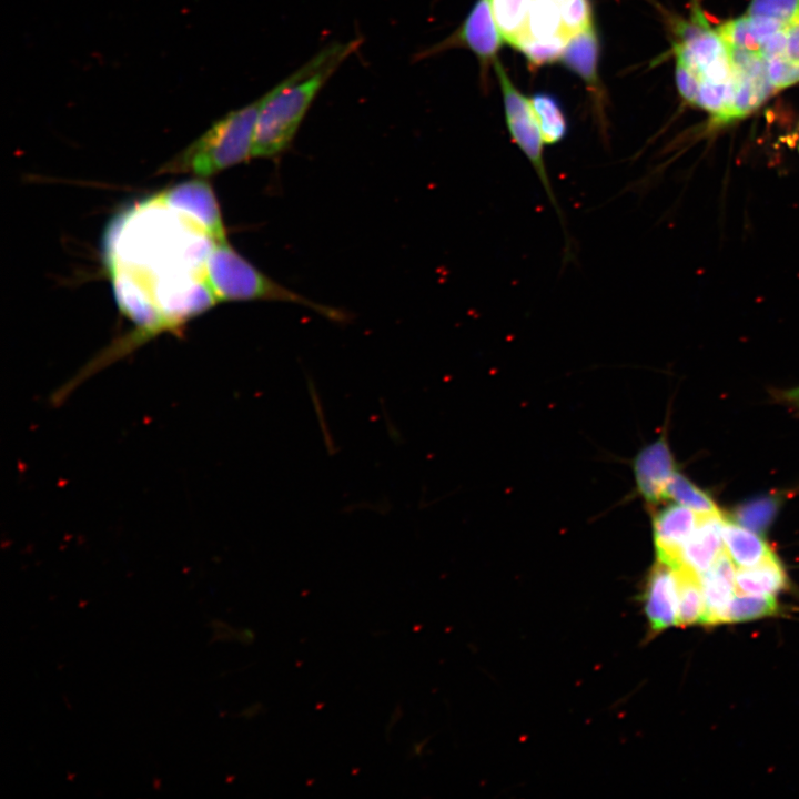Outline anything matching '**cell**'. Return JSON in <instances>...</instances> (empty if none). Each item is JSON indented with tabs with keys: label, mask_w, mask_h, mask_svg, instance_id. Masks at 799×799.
Wrapping results in <instances>:
<instances>
[{
	"label": "cell",
	"mask_w": 799,
	"mask_h": 799,
	"mask_svg": "<svg viewBox=\"0 0 799 799\" xmlns=\"http://www.w3.org/2000/svg\"><path fill=\"white\" fill-rule=\"evenodd\" d=\"M362 42L363 39L355 38L325 45L262 95L254 130L253 156L273 158L291 145L322 88Z\"/></svg>",
	"instance_id": "cell-1"
},
{
	"label": "cell",
	"mask_w": 799,
	"mask_h": 799,
	"mask_svg": "<svg viewBox=\"0 0 799 799\" xmlns=\"http://www.w3.org/2000/svg\"><path fill=\"white\" fill-rule=\"evenodd\" d=\"M262 97L218 120L201 138L166 162L159 173L210 176L253 156Z\"/></svg>",
	"instance_id": "cell-2"
},
{
	"label": "cell",
	"mask_w": 799,
	"mask_h": 799,
	"mask_svg": "<svg viewBox=\"0 0 799 799\" xmlns=\"http://www.w3.org/2000/svg\"><path fill=\"white\" fill-rule=\"evenodd\" d=\"M205 277L218 301H281L311 307L340 320L343 313L312 302L276 283L239 254L227 242L214 243L205 263Z\"/></svg>",
	"instance_id": "cell-3"
},
{
	"label": "cell",
	"mask_w": 799,
	"mask_h": 799,
	"mask_svg": "<svg viewBox=\"0 0 799 799\" xmlns=\"http://www.w3.org/2000/svg\"><path fill=\"white\" fill-rule=\"evenodd\" d=\"M494 68L500 84L508 132L513 142L523 152L534 169L546 192V195L562 220L564 232H566L563 222V214L553 191L544 160L545 142L543 140L530 100L523 95L513 84L503 64L498 60L494 62Z\"/></svg>",
	"instance_id": "cell-4"
},
{
	"label": "cell",
	"mask_w": 799,
	"mask_h": 799,
	"mask_svg": "<svg viewBox=\"0 0 799 799\" xmlns=\"http://www.w3.org/2000/svg\"><path fill=\"white\" fill-rule=\"evenodd\" d=\"M675 44L677 63L692 72L699 81L727 83L732 80L728 47L718 32L697 16L691 22L677 26Z\"/></svg>",
	"instance_id": "cell-5"
},
{
	"label": "cell",
	"mask_w": 799,
	"mask_h": 799,
	"mask_svg": "<svg viewBox=\"0 0 799 799\" xmlns=\"http://www.w3.org/2000/svg\"><path fill=\"white\" fill-rule=\"evenodd\" d=\"M504 39L493 16L489 0H476L462 24L447 38L414 55V61L434 57L453 48H466L478 59L483 72L496 54Z\"/></svg>",
	"instance_id": "cell-6"
},
{
	"label": "cell",
	"mask_w": 799,
	"mask_h": 799,
	"mask_svg": "<svg viewBox=\"0 0 799 799\" xmlns=\"http://www.w3.org/2000/svg\"><path fill=\"white\" fill-rule=\"evenodd\" d=\"M158 200L196 224L214 242H226L219 202L208 182L200 179L181 182L168 189Z\"/></svg>",
	"instance_id": "cell-7"
},
{
	"label": "cell",
	"mask_w": 799,
	"mask_h": 799,
	"mask_svg": "<svg viewBox=\"0 0 799 799\" xmlns=\"http://www.w3.org/2000/svg\"><path fill=\"white\" fill-rule=\"evenodd\" d=\"M700 516L679 504L668 506L656 515L654 540L658 562L672 568L680 567L684 546L696 529Z\"/></svg>",
	"instance_id": "cell-8"
},
{
	"label": "cell",
	"mask_w": 799,
	"mask_h": 799,
	"mask_svg": "<svg viewBox=\"0 0 799 799\" xmlns=\"http://www.w3.org/2000/svg\"><path fill=\"white\" fill-rule=\"evenodd\" d=\"M644 607L651 630L661 631L678 625V577L675 568L658 562L647 581Z\"/></svg>",
	"instance_id": "cell-9"
},
{
	"label": "cell",
	"mask_w": 799,
	"mask_h": 799,
	"mask_svg": "<svg viewBox=\"0 0 799 799\" xmlns=\"http://www.w3.org/2000/svg\"><path fill=\"white\" fill-rule=\"evenodd\" d=\"M674 473V458L664 437L644 447L634 459L637 488L648 503L667 498Z\"/></svg>",
	"instance_id": "cell-10"
},
{
	"label": "cell",
	"mask_w": 799,
	"mask_h": 799,
	"mask_svg": "<svg viewBox=\"0 0 799 799\" xmlns=\"http://www.w3.org/2000/svg\"><path fill=\"white\" fill-rule=\"evenodd\" d=\"M721 514L701 515L681 553V565L698 575L707 572L725 550Z\"/></svg>",
	"instance_id": "cell-11"
},
{
	"label": "cell",
	"mask_w": 799,
	"mask_h": 799,
	"mask_svg": "<svg viewBox=\"0 0 799 799\" xmlns=\"http://www.w3.org/2000/svg\"><path fill=\"white\" fill-rule=\"evenodd\" d=\"M735 564L724 550L714 565L699 575L704 599L705 616L702 624L722 623L724 614L736 590Z\"/></svg>",
	"instance_id": "cell-12"
},
{
	"label": "cell",
	"mask_w": 799,
	"mask_h": 799,
	"mask_svg": "<svg viewBox=\"0 0 799 799\" xmlns=\"http://www.w3.org/2000/svg\"><path fill=\"white\" fill-rule=\"evenodd\" d=\"M599 43L594 26L568 37L560 57L562 62L576 73L590 89H598Z\"/></svg>",
	"instance_id": "cell-13"
},
{
	"label": "cell",
	"mask_w": 799,
	"mask_h": 799,
	"mask_svg": "<svg viewBox=\"0 0 799 799\" xmlns=\"http://www.w3.org/2000/svg\"><path fill=\"white\" fill-rule=\"evenodd\" d=\"M722 539L726 553L739 568L755 566L773 554L758 533L725 518Z\"/></svg>",
	"instance_id": "cell-14"
},
{
	"label": "cell",
	"mask_w": 799,
	"mask_h": 799,
	"mask_svg": "<svg viewBox=\"0 0 799 799\" xmlns=\"http://www.w3.org/2000/svg\"><path fill=\"white\" fill-rule=\"evenodd\" d=\"M736 589L744 594L773 597L787 585L786 573L772 554L763 562L736 570Z\"/></svg>",
	"instance_id": "cell-15"
},
{
	"label": "cell",
	"mask_w": 799,
	"mask_h": 799,
	"mask_svg": "<svg viewBox=\"0 0 799 799\" xmlns=\"http://www.w3.org/2000/svg\"><path fill=\"white\" fill-rule=\"evenodd\" d=\"M675 569L678 577V625L702 623L705 599L699 575L685 566Z\"/></svg>",
	"instance_id": "cell-16"
},
{
	"label": "cell",
	"mask_w": 799,
	"mask_h": 799,
	"mask_svg": "<svg viewBox=\"0 0 799 799\" xmlns=\"http://www.w3.org/2000/svg\"><path fill=\"white\" fill-rule=\"evenodd\" d=\"M529 100L545 144L563 141L568 124L558 100L545 92L535 93Z\"/></svg>",
	"instance_id": "cell-17"
},
{
	"label": "cell",
	"mask_w": 799,
	"mask_h": 799,
	"mask_svg": "<svg viewBox=\"0 0 799 799\" xmlns=\"http://www.w3.org/2000/svg\"><path fill=\"white\" fill-rule=\"evenodd\" d=\"M496 24L504 41L514 45L526 32L533 0H489Z\"/></svg>",
	"instance_id": "cell-18"
},
{
	"label": "cell",
	"mask_w": 799,
	"mask_h": 799,
	"mask_svg": "<svg viewBox=\"0 0 799 799\" xmlns=\"http://www.w3.org/2000/svg\"><path fill=\"white\" fill-rule=\"evenodd\" d=\"M526 33L535 39L542 40L565 34L559 4L556 0L532 1Z\"/></svg>",
	"instance_id": "cell-19"
},
{
	"label": "cell",
	"mask_w": 799,
	"mask_h": 799,
	"mask_svg": "<svg viewBox=\"0 0 799 799\" xmlns=\"http://www.w3.org/2000/svg\"><path fill=\"white\" fill-rule=\"evenodd\" d=\"M667 497L699 515L720 514L716 504L706 493L677 472L674 473L668 484Z\"/></svg>",
	"instance_id": "cell-20"
},
{
	"label": "cell",
	"mask_w": 799,
	"mask_h": 799,
	"mask_svg": "<svg viewBox=\"0 0 799 799\" xmlns=\"http://www.w3.org/2000/svg\"><path fill=\"white\" fill-rule=\"evenodd\" d=\"M777 603L770 596L735 594L724 614L722 623L748 621L775 614Z\"/></svg>",
	"instance_id": "cell-21"
},
{
	"label": "cell",
	"mask_w": 799,
	"mask_h": 799,
	"mask_svg": "<svg viewBox=\"0 0 799 799\" xmlns=\"http://www.w3.org/2000/svg\"><path fill=\"white\" fill-rule=\"evenodd\" d=\"M568 37L565 34L542 40L526 32L513 45L519 50L533 65H543L560 59Z\"/></svg>",
	"instance_id": "cell-22"
},
{
	"label": "cell",
	"mask_w": 799,
	"mask_h": 799,
	"mask_svg": "<svg viewBox=\"0 0 799 799\" xmlns=\"http://www.w3.org/2000/svg\"><path fill=\"white\" fill-rule=\"evenodd\" d=\"M777 505V502L770 497L756 499L739 507L735 517L738 524L760 534L770 525Z\"/></svg>",
	"instance_id": "cell-23"
},
{
	"label": "cell",
	"mask_w": 799,
	"mask_h": 799,
	"mask_svg": "<svg viewBox=\"0 0 799 799\" xmlns=\"http://www.w3.org/2000/svg\"><path fill=\"white\" fill-rule=\"evenodd\" d=\"M747 14L773 19L788 26L799 21V0H751Z\"/></svg>",
	"instance_id": "cell-24"
},
{
	"label": "cell",
	"mask_w": 799,
	"mask_h": 799,
	"mask_svg": "<svg viewBox=\"0 0 799 799\" xmlns=\"http://www.w3.org/2000/svg\"><path fill=\"white\" fill-rule=\"evenodd\" d=\"M558 4L563 30L567 37L581 32L593 26V12L589 0H560Z\"/></svg>",
	"instance_id": "cell-25"
},
{
	"label": "cell",
	"mask_w": 799,
	"mask_h": 799,
	"mask_svg": "<svg viewBox=\"0 0 799 799\" xmlns=\"http://www.w3.org/2000/svg\"><path fill=\"white\" fill-rule=\"evenodd\" d=\"M766 63L768 78L775 89H783L799 81V64L783 55L772 58Z\"/></svg>",
	"instance_id": "cell-26"
},
{
	"label": "cell",
	"mask_w": 799,
	"mask_h": 799,
	"mask_svg": "<svg viewBox=\"0 0 799 799\" xmlns=\"http://www.w3.org/2000/svg\"><path fill=\"white\" fill-rule=\"evenodd\" d=\"M676 84L681 97L694 104L699 89L698 78L684 65L676 64Z\"/></svg>",
	"instance_id": "cell-27"
},
{
	"label": "cell",
	"mask_w": 799,
	"mask_h": 799,
	"mask_svg": "<svg viewBox=\"0 0 799 799\" xmlns=\"http://www.w3.org/2000/svg\"><path fill=\"white\" fill-rule=\"evenodd\" d=\"M786 44L783 57L799 64V21L786 26Z\"/></svg>",
	"instance_id": "cell-28"
},
{
	"label": "cell",
	"mask_w": 799,
	"mask_h": 799,
	"mask_svg": "<svg viewBox=\"0 0 799 799\" xmlns=\"http://www.w3.org/2000/svg\"><path fill=\"white\" fill-rule=\"evenodd\" d=\"M789 396L799 403V390L791 392Z\"/></svg>",
	"instance_id": "cell-29"
},
{
	"label": "cell",
	"mask_w": 799,
	"mask_h": 799,
	"mask_svg": "<svg viewBox=\"0 0 799 799\" xmlns=\"http://www.w3.org/2000/svg\"><path fill=\"white\" fill-rule=\"evenodd\" d=\"M556 1L559 2L560 0H556Z\"/></svg>",
	"instance_id": "cell-30"
}]
</instances>
